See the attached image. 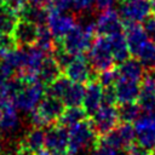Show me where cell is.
Returning <instances> with one entry per match:
<instances>
[{
    "label": "cell",
    "instance_id": "obj_38",
    "mask_svg": "<svg viewBox=\"0 0 155 155\" xmlns=\"http://www.w3.org/2000/svg\"><path fill=\"white\" fill-rule=\"evenodd\" d=\"M143 28L149 38V40L155 42V13L154 15H149L143 22Z\"/></svg>",
    "mask_w": 155,
    "mask_h": 155
},
{
    "label": "cell",
    "instance_id": "obj_45",
    "mask_svg": "<svg viewBox=\"0 0 155 155\" xmlns=\"http://www.w3.org/2000/svg\"><path fill=\"white\" fill-rule=\"evenodd\" d=\"M2 149H4V144H2V140H1V138H0V155H1V153H2Z\"/></svg>",
    "mask_w": 155,
    "mask_h": 155
},
{
    "label": "cell",
    "instance_id": "obj_36",
    "mask_svg": "<svg viewBox=\"0 0 155 155\" xmlns=\"http://www.w3.org/2000/svg\"><path fill=\"white\" fill-rule=\"evenodd\" d=\"M46 7H47V11L67 12L71 10V0H50Z\"/></svg>",
    "mask_w": 155,
    "mask_h": 155
},
{
    "label": "cell",
    "instance_id": "obj_40",
    "mask_svg": "<svg viewBox=\"0 0 155 155\" xmlns=\"http://www.w3.org/2000/svg\"><path fill=\"white\" fill-rule=\"evenodd\" d=\"M4 1V5L19 12L27 4H28V0H2Z\"/></svg>",
    "mask_w": 155,
    "mask_h": 155
},
{
    "label": "cell",
    "instance_id": "obj_26",
    "mask_svg": "<svg viewBox=\"0 0 155 155\" xmlns=\"http://www.w3.org/2000/svg\"><path fill=\"white\" fill-rule=\"evenodd\" d=\"M85 97V86L79 82H71L68 90L65 91L62 101L65 107H80L82 105Z\"/></svg>",
    "mask_w": 155,
    "mask_h": 155
},
{
    "label": "cell",
    "instance_id": "obj_14",
    "mask_svg": "<svg viewBox=\"0 0 155 155\" xmlns=\"http://www.w3.org/2000/svg\"><path fill=\"white\" fill-rule=\"evenodd\" d=\"M76 24V21L71 13L67 12H57L48 11L47 23L46 25L50 28L56 39H62L70 29H73Z\"/></svg>",
    "mask_w": 155,
    "mask_h": 155
},
{
    "label": "cell",
    "instance_id": "obj_5",
    "mask_svg": "<svg viewBox=\"0 0 155 155\" xmlns=\"http://www.w3.org/2000/svg\"><path fill=\"white\" fill-rule=\"evenodd\" d=\"M87 52H88L87 59L97 73L113 68L115 59L111 52L109 39L107 36H103V35L97 36L93 40Z\"/></svg>",
    "mask_w": 155,
    "mask_h": 155
},
{
    "label": "cell",
    "instance_id": "obj_35",
    "mask_svg": "<svg viewBox=\"0 0 155 155\" xmlns=\"http://www.w3.org/2000/svg\"><path fill=\"white\" fill-rule=\"evenodd\" d=\"M96 0H71V10L76 13H88L94 6Z\"/></svg>",
    "mask_w": 155,
    "mask_h": 155
},
{
    "label": "cell",
    "instance_id": "obj_48",
    "mask_svg": "<svg viewBox=\"0 0 155 155\" xmlns=\"http://www.w3.org/2000/svg\"><path fill=\"white\" fill-rule=\"evenodd\" d=\"M0 115H1V107H0Z\"/></svg>",
    "mask_w": 155,
    "mask_h": 155
},
{
    "label": "cell",
    "instance_id": "obj_44",
    "mask_svg": "<svg viewBox=\"0 0 155 155\" xmlns=\"http://www.w3.org/2000/svg\"><path fill=\"white\" fill-rule=\"evenodd\" d=\"M36 155H52V154H51V153H50L48 150H46V149H44V150H41L40 153H38Z\"/></svg>",
    "mask_w": 155,
    "mask_h": 155
},
{
    "label": "cell",
    "instance_id": "obj_42",
    "mask_svg": "<svg viewBox=\"0 0 155 155\" xmlns=\"http://www.w3.org/2000/svg\"><path fill=\"white\" fill-rule=\"evenodd\" d=\"M127 153H128V155H151L149 151H147V150L142 149V148H140V147H138L137 144L132 145V147L127 150Z\"/></svg>",
    "mask_w": 155,
    "mask_h": 155
},
{
    "label": "cell",
    "instance_id": "obj_7",
    "mask_svg": "<svg viewBox=\"0 0 155 155\" xmlns=\"http://www.w3.org/2000/svg\"><path fill=\"white\" fill-rule=\"evenodd\" d=\"M136 144L147 151L155 148V111L143 113L134 122Z\"/></svg>",
    "mask_w": 155,
    "mask_h": 155
},
{
    "label": "cell",
    "instance_id": "obj_12",
    "mask_svg": "<svg viewBox=\"0 0 155 155\" xmlns=\"http://www.w3.org/2000/svg\"><path fill=\"white\" fill-rule=\"evenodd\" d=\"M45 149V131L42 127H31L16 148V155H36Z\"/></svg>",
    "mask_w": 155,
    "mask_h": 155
},
{
    "label": "cell",
    "instance_id": "obj_41",
    "mask_svg": "<svg viewBox=\"0 0 155 155\" xmlns=\"http://www.w3.org/2000/svg\"><path fill=\"white\" fill-rule=\"evenodd\" d=\"M117 0H96L94 1V6L99 10V11H104L108 8H113V6L116 4Z\"/></svg>",
    "mask_w": 155,
    "mask_h": 155
},
{
    "label": "cell",
    "instance_id": "obj_39",
    "mask_svg": "<svg viewBox=\"0 0 155 155\" xmlns=\"http://www.w3.org/2000/svg\"><path fill=\"white\" fill-rule=\"evenodd\" d=\"M103 103H105V104H115L116 103L114 86L103 87Z\"/></svg>",
    "mask_w": 155,
    "mask_h": 155
},
{
    "label": "cell",
    "instance_id": "obj_37",
    "mask_svg": "<svg viewBox=\"0 0 155 155\" xmlns=\"http://www.w3.org/2000/svg\"><path fill=\"white\" fill-rule=\"evenodd\" d=\"M92 155H128V153H126V150L115 149V148L97 143Z\"/></svg>",
    "mask_w": 155,
    "mask_h": 155
},
{
    "label": "cell",
    "instance_id": "obj_18",
    "mask_svg": "<svg viewBox=\"0 0 155 155\" xmlns=\"http://www.w3.org/2000/svg\"><path fill=\"white\" fill-rule=\"evenodd\" d=\"M103 104V86L97 79L87 82L85 87V97L82 102V108L87 115H92Z\"/></svg>",
    "mask_w": 155,
    "mask_h": 155
},
{
    "label": "cell",
    "instance_id": "obj_6",
    "mask_svg": "<svg viewBox=\"0 0 155 155\" xmlns=\"http://www.w3.org/2000/svg\"><path fill=\"white\" fill-rule=\"evenodd\" d=\"M97 143L127 151L136 143L134 127L133 125L128 122H122L121 125H117L114 130H111L110 132L102 134L99 139L97 140Z\"/></svg>",
    "mask_w": 155,
    "mask_h": 155
},
{
    "label": "cell",
    "instance_id": "obj_10",
    "mask_svg": "<svg viewBox=\"0 0 155 155\" xmlns=\"http://www.w3.org/2000/svg\"><path fill=\"white\" fill-rule=\"evenodd\" d=\"M96 70L90 64L88 59L84 56H75L74 59L65 67L64 75L73 82L85 84L97 79Z\"/></svg>",
    "mask_w": 155,
    "mask_h": 155
},
{
    "label": "cell",
    "instance_id": "obj_27",
    "mask_svg": "<svg viewBox=\"0 0 155 155\" xmlns=\"http://www.w3.org/2000/svg\"><path fill=\"white\" fill-rule=\"evenodd\" d=\"M140 64L144 67L145 70L154 71L155 70V42L151 40H148L140 50L134 56Z\"/></svg>",
    "mask_w": 155,
    "mask_h": 155
},
{
    "label": "cell",
    "instance_id": "obj_9",
    "mask_svg": "<svg viewBox=\"0 0 155 155\" xmlns=\"http://www.w3.org/2000/svg\"><path fill=\"white\" fill-rule=\"evenodd\" d=\"M91 116V122L97 133L101 136L114 130L120 121L119 109L114 104L103 103Z\"/></svg>",
    "mask_w": 155,
    "mask_h": 155
},
{
    "label": "cell",
    "instance_id": "obj_13",
    "mask_svg": "<svg viewBox=\"0 0 155 155\" xmlns=\"http://www.w3.org/2000/svg\"><path fill=\"white\" fill-rule=\"evenodd\" d=\"M68 128L61 124L52 125L45 131V149L51 154L68 150Z\"/></svg>",
    "mask_w": 155,
    "mask_h": 155
},
{
    "label": "cell",
    "instance_id": "obj_21",
    "mask_svg": "<svg viewBox=\"0 0 155 155\" xmlns=\"http://www.w3.org/2000/svg\"><path fill=\"white\" fill-rule=\"evenodd\" d=\"M144 67L140 64V62L137 58H127L126 61L119 63L117 73L119 78L133 80L137 82H140L144 78Z\"/></svg>",
    "mask_w": 155,
    "mask_h": 155
},
{
    "label": "cell",
    "instance_id": "obj_4",
    "mask_svg": "<svg viewBox=\"0 0 155 155\" xmlns=\"http://www.w3.org/2000/svg\"><path fill=\"white\" fill-rule=\"evenodd\" d=\"M46 93V85L41 81L23 82L22 87L15 94L12 102L19 111L31 113L38 108Z\"/></svg>",
    "mask_w": 155,
    "mask_h": 155
},
{
    "label": "cell",
    "instance_id": "obj_49",
    "mask_svg": "<svg viewBox=\"0 0 155 155\" xmlns=\"http://www.w3.org/2000/svg\"><path fill=\"white\" fill-rule=\"evenodd\" d=\"M0 58H1V57H0Z\"/></svg>",
    "mask_w": 155,
    "mask_h": 155
},
{
    "label": "cell",
    "instance_id": "obj_20",
    "mask_svg": "<svg viewBox=\"0 0 155 155\" xmlns=\"http://www.w3.org/2000/svg\"><path fill=\"white\" fill-rule=\"evenodd\" d=\"M125 36L128 44V48L131 54L136 56L137 52L140 50V47L149 40L143 25L139 23H132V24H126L125 28Z\"/></svg>",
    "mask_w": 155,
    "mask_h": 155
},
{
    "label": "cell",
    "instance_id": "obj_22",
    "mask_svg": "<svg viewBox=\"0 0 155 155\" xmlns=\"http://www.w3.org/2000/svg\"><path fill=\"white\" fill-rule=\"evenodd\" d=\"M108 39H109V44H110L115 62L121 63V62L126 61L127 58H130L131 52H130L128 44H127V40H126L124 31L113 34V35L108 36Z\"/></svg>",
    "mask_w": 155,
    "mask_h": 155
},
{
    "label": "cell",
    "instance_id": "obj_1",
    "mask_svg": "<svg viewBox=\"0 0 155 155\" xmlns=\"http://www.w3.org/2000/svg\"><path fill=\"white\" fill-rule=\"evenodd\" d=\"M94 19H86L81 24H75V27L61 39V46L73 56H82L90 50L94 40Z\"/></svg>",
    "mask_w": 155,
    "mask_h": 155
},
{
    "label": "cell",
    "instance_id": "obj_2",
    "mask_svg": "<svg viewBox=\"0 0 155 155\" xmlns=\"http://www.w3.org/2000/svg\"><path fill=\"white\" fill-rule=\"evenodd\" d=\"M65 109V104L61 98L46 94L38 108L29 113V122L34 127H46L58 121Z\"/></svg>",
    "mask_w": 155,
    "mask_h": 155
},
{
    "label": "cell",
    "instance_id": "obj_16",
    "mask_svg": "<svg viewBox=\"0 0 155 155\" xmlns=\"http://www.w3.org/2000/svg\"><path fill=\"white\" fill-rule=\"evenodd\" d=\"M1 115H0V131L4 134L15 133L21 126V117L18 109L12 101L0 103Z\"/></svg>",
    "mask_w": 155,
    "mask_h": 155
},
{
    "label": "cell",
    "instance_id": "obj_3",
    "mask_svg": "<svg viewBox=\"0 0 155 155\" xmlns=\"http://www.w3.org/2000/svg\"><path fill=\"white\" fill-rule=\"evenodd\" d=\"M68 133V151L71 155H78L84 150L90 149L93 144H97L98 140L97 131L94 130L92 122L86 119L69 127Z\"/></svg>",
    "mask_w": 155,
    "mask_h": 155
},
{
    "label": "cell",
    "instance_id": "obj_30",
    "mask_svg": "<svg viewBox=\"0 0 155 155\" xmlns=\"http://www.w3.org/2000/svg\"><path fill=\"white\" fill-rule=\"evenodd\" d=\"M119 109V115H120V120L122 122H128V124H133L143 113L140 105L138 104V102H131V103H124L120 104Z\"/></svg>",
    "mask_w": 155,
    "mask_h": 155
},
{
    "label": "cell",
    "instance_id": "obj_46",
    "mask_svg": "<svg viewBox=\"0 0 155 155\" xmlns=\"http://www.w3.org/2000/svg\"><path fill=\"white\" fill-rule=\"evenodd\" d=\"M153 155H155V148H154V150H153Z\"/></svg>",
    "mask_w": 155,
    "mask_h": 155
},
{
    "label": "cell",
    "instance_id": "obj_31",
    "mask_svg": "<svg viewBox=\"0 0 155 155\" xmlns=\"http://www.w3.org/2000/svg\"><path fill=\"white\" fill-rule=\"evenodd\" d=\"M73 81H70L65 75H61L59 78H57L54 81H52L51 84L46 85V93L50 94V96H53V97H57V98H61L64 96L65 91L68 90V87L70 86Z\"/></svg>",
    "mask_w": 155,
    "mask_h": 155
},
{
    "label": "cell",
    "instance_id": "obj_23",
    "mask_svg": "<svg viewBox=\"0 0 155 155\" xmlns=\"http://www.w3.org/2000/svg\"><path fill=\"white\" fill-rule=\"evenodd\" d=\"M18 16L21 19L31 22L36 25H45L47 23L48 11L47 8H44L42 6H34V5L27 4L18 12Z\"/></svg>",
    "mask_w": 155,
    "mask_h": 155
},
{
    "label": "cell",
    "instance_id": "obj_15",
    "mask_svg": "<svg viewBox=\"0 0 155 155\" xmlns=\"http://www.w3.org/2000/svg\"><path fill=\"white\" fill-rule=\"evenodd\" d=\"M38 29H39V25L19 18L11 34L17 46L27 47L35 44L36 36H38Z\"/></svg>",
    "mask_w": 155,
    "mask_h": 155
},
{
    "label": "cell",
    "instance_id": "obj_8",
    "mask_svg": "<svg viewBox=\"0 0 155 155\" xmlns=\"http://www.w3.org/2000/svg\"><path fill=\"white\" fill-rule=\"evenodd\" d=\"M153 12L150 0H124L119 13L125 24L140 23Z\"/></svg>",
    "mask_w": 155,
    "mask_h": 155
},
{
    "label": "cell",
    "instance_id": "obj_25",
    "mask_svg": "<svg viewBox=\"0 0 155 155\" xmlns=\"http://www.w3.org/2000/svg\"><path fill=\"white\" fill-rule=\"evenodd\" d=\"M34 45L38 48H40L41 51H44L45 53H52V51L54 50L56 38L46 24L45 25H39L38 36H36V41H35Z\"/></svg>",
    "mask_w": 155,
    "mask_h": 155
},
{
    "label": "cell",
    "instance_id": "obj_28",
    "mask_svg": "<svg viewBox=\"0 0 155 155\" xmlns=\"http://www.w3.org/2000/svg\"><path fill=\"white\" fill-rule=\"evenodd\" d=\"M86 116H87V113L85 111L84 108H81V107H68V108L64 109L63 114L61 115V117L58 120V124L69 128L73 125L85 120Z\"/></svg>",
    "mask_w": 155,
    "mask_h": 155
},
{
    "label": "cell",
    "instance_id": "obj_17",
    "mask_svg": "<svg viewBox=\"0 0 155 155\" xmlns=\"http://www.w3.org/2000/svg\"><path fill=\"white\" fill-rule=\"evenodd\" d=\"M114 90L116 96V103L124 104L137 102L140 91V82L119 78V80L114 85Z\"/></svg>",
    "mask_w": 155,
    "mask_h": 155
},
{
    "label": "cell",
    "instance_id": "obj_33",
    "mask_svg": "<svg viewBox=\"0 0 155 155\" xmlns=\"http://www.w3.org/2000/svg\"><path fill=\"white\" fill-rule=\"evenodd\" d=\"M52 57L56 59V62L59 64V67L64 70L65 67L74 59L75 56H73L71 53H69L68 51H65L62 46H56L54 50L52 51Z\"/></svg>",
    "mask_w": 155,
    "mask_h": 155
},
{
    "label": "cell",
    "instance_id": "obj_34",
    "mask_svg": "<svg viewBox=\"0 0 155 155\" xmlns=\"http://www.w3.org/2000/svg\"><path fill=\"white\" fill-rule=\"evenodd\" d=\"M15 47H17V45H16V41H15L12 34L0 33V57L6 54Z\"/></svg>",
    "mask_w": 155,
    "mask_h": 155
},
{
    "label": "cell",
    "instance_id": "obj_32",
    "mask_svg": "<svg viewBox=\"0 0 155 155\" xmlns=\"http://www.w3.org/2000/svg\"><path fill=\"white\" fill-rule=\"evenodd\" d=\"M97 80L99 81V84L103 87L107 86H114L116 84V81L119 80V73L117 69H107L103 71H99V74L97 75Z\"/></svg>",
    "mask_w": 155,
    "mask_h": 155
},
{
    "label": "cell",
    "instance_id": "obj_11",
    "mask_svg": "<svg viewBox=\"0 0 155 155\" xmlns=\"http://www.w3.org/2000/svg\"><path fill=\"white\" fill-rule=\"evenodd\" d=\"M96 33L103 36H110L113 34L124 31V22L121 16L114 8H108L101 11L99 15L94 18Z\"/></svg>",
    "mask_w": 155,
    "mask_h": 155
},
{
    "label": "cell",
    "instance_id": "obj_29",
    "mask_svg": "<svg viewBox=\"0 0 155 155\" xmlns=\"http://www.w3.org/2000/svg\"><path fill=\"white\" fill-rule=\"evenodd\" d=\"M18 19H19V16L17 11L5 5L0 6V33L11 34Z\"/></svg>",
    "mask_w": 155,
    "mask_h": 155
},
{
    "label": "cell",
    "instance_id": "obj_24",
    "mask_svg": "<svg viewBox=\"0 0 155 155\" xmlns=\"http://www.w3.org/2000/svg\"><path fill=\"white\" fill-rule=\"evenodd\" d=\"M61 70H62V68L59 67V64L56 62V59L52 56L46 57L41 68H40V70H39L38 79L42 84L48 85L52 81H54L57 78L61 76Z\"/></svg>",
    "mask_w": 155,
    "mask_h": 155
},
{
    "label": "cell",
    "instance_id": "obj_47",
    "mask_svg": "<svg viewBox=\"0 0 155 155\" xmlns=\"http://www.w3.org/2000/svg\"><path fill=\"white\" fill-rule=\"evenodd\" d=\"M153 75H154V78H155V70H154V73H153Z\"/></svg>",
    "mask_w": 155,
    "mask_h": 155
},
{
    "label": "cell",
    "instance_id": "obj_43",
    "mask_svg": "<svg viewBox=\"0 0 155 155\" xmlns=\"http://www.w3.org/2000/svg\"><path fill=\"white\" fill-rule=\"evenodd\" d=\"M50 0H28V4L34 6H46Z\"/></svg>",
    "mask_w": 155,
    "mask_h": 155
},
{
    "label": "cell",
    "instance_id": "obj_19",
    "mask_svg": "<svg viewBox=\"0 0 155 155\" xmlns=\"http://www.w3.org/2000/svg\"><path fill=\"white\" fill-rule=\"evenodd\" d=\"M137 102L143 113L155 111V78L153 74L144 75L140 81V91Z\"/></svg>",
    "mask_w": 155,
    "mask_h": 155
}]
</instances>
